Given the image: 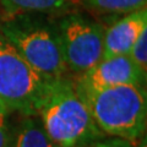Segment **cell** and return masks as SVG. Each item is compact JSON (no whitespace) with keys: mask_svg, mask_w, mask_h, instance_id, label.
Segmentation results:
<instances>
[{"mask_svg":"<svg viewBox=\"0 0 147 147\" xmlns=\"http://www.w3.org/2000/svg\"><path fill=\"white\" fill-rule=\"evenodd\" d=\"M0 32L44 79L71 77L63 58L54 17L40 13L7 15L0 21Z\"/></svg>","mask_w":147,"mask_h":147,"instance_id":"obj_2","label":"cell"},{"mask_svg":"<svg viewBox=\"0 0 147 147\" xmlns=\"http://www.w3.org/2000/svg\"><path fill=\"white\" fill-rule=\"evenodd\" d=\"M49 84L0 32V99L9 112L37 115Z\"/></svg>","mask_w":147,"mask_h":147,"instance_id":"obj_4","label":"cell"},{"mask_svg":"<svg viewBox=\"0 0 147 147\" xmlns=\"http://www.w3.org/2000/svg\"><path fill=\"white\" fill-rule=\"evenodd\" d=\"M7 15L40 13L57 17L79 9L77 0H0Z\"/></svg>","mask_w":147,"mask_h":147,"instance_id":"obj_8","label":"cell"},{"mask_svg":"<svg viewBox=\"0 0 147 147\" xmlns=\"http://www.w3.org/2000/svg\"><path fill=\"white\" fill-rule=\"evenodd\" d=\"M79 7L99 16H123L146 9L147 0H77Z\"/></svg>","mask_w":147,"mask_h":147,"instance_id":"obj_10","label":"cell"},{"mask_svg":"<svg viewBox=\"0 0 147 147\" xmlns=\"http://www.w3.org/2000/svg\"><path fill=\"white\" fill-rule=\"evenodd\" d=\"M66 69L79 77L103 58L104 28L100 22L74 10L54 17Z\"/></svg>","mask_w":147,"mask_h":147,"instance_id":"obj_5","label":"cell"},{"mask_svg":"<svg viewBox=\"0 0 147 147\" xmlns=\"http://www.w3.org/2000/svg\"><path fill=\"white\" fill-rule=\"evenodd\" d=\"M15 147H57L37 115H24L16 125Z\"/></svg>","mask_w":147,"mask_h":147,"instance_id":"obj_9","label":"cell"},{"mask_svg":"<svg viewBox=\"0 0 147 147\" xmlns=\"http://www.w3.org/2000/svg\"><path fill=\"white\" fill-rule=\"evenodd\" d=\"M4 112H9V110L5 108V105H4V103L1 102V99H0V114L4 113Z\"/></svg>","mask_w":147,"mask_h":147,"instance_id":"obj_15","label":"cell"},{"mask_svg":"<svg viewBox=\"0 0 147 147\" xmlns=\"http://www.w3.org/2000/svg\"><path fill=\"white\" fill-rule=\"evenodd\" d=\"M147 27V9L118 16L104 28L103 58L130 53L140 33Z\"/></svg>","mask_w":147,"mask_h":147,"instance_id":"obj_7","label":"cell"},{"mask_svg":"<svg viewBox=\"0 0 147 147\" xmlns=\"http://www.w3.org/2000/svg\"><path fill=\"white\" fill-rule=\"evenodd\" d=\"M37 117L57 147H92L105 137L76 91L72 77L50 81Z\"/></svg>","mask_w":147,"mask_h":147,"instance_id":"obj_1","label":"cell"},{"mask_svg":"<svg viewBox=\"0 0 147 147\" xmlns=\"http://www.w3.org/2000/svg\"><path fill=\"white\" fill-rule=\"evenodd\" d=\"M16 125L11 119V112L0 114V147H15Z\"/></svg>","mask_w":147,"mask_h":147,"instance_id":"obj_12","label":"cell"},{"mask_svg":"<svg viewBox=\"0 0 147 147\" xmlns=\"http://www.w3.org/2000/svg\"><path fill=\"white\" fill-rule=\"evenodd\" d=\"M129 55L140 69V71L147 76V27L137 37Z\"/></svg>","mask_w":147,"mask_h":147,"instance_id":"obj_11","label":"cell"},{"mask_svg":"<svg viewBox=\"0 0 147 147\" xmlns=\"http://www.w3.org/2000/svg\"><path fill=\"white\" fill-rule=\"evenodd\" d=\"M92 147H135V142L119 139V137L105 136L102 140L96 142Z\"/></svg>","mask_w":147,"mask_h":147,"instance_id":"obj_13","label":"cell"},{"mask_svg":"<svg viewBox=\"0 0 147 147\" xmlns=\"http://www.w3.org/2000/svg\"><path fill=\"white\" fill-rule=\"evenodd\" d=\"M79 94L105 136L136 142L146 132V86L121 85Z\"/></svg>","mask_w":147,"mask_h":147,"instance_id":"obj_3","label":"cell"},{"mask_svg":"<svg viewBox=\"0 0 147 147\" xmlns=\"http://www.w3.org/2000/svg\"><path fill=\"white\" fill-rule=\"evenodd\" d=\"M146 79L129 54L102 58L91 69L75 77L76 91L80 93L121 85L146 86Z\"/></svg>","mask_w":147,"mask_h":147,"instance_id":"obj_6","label":"cell"},{"mask_svg":"<svg viewBox=\"0 0 147 147\" xmlns=\"http://www.w3.org/2000/svg\"><path fill=\"white\" fill-rule=\"evenodd\" d=\"M135 147H147V139L146 136H142L140 140L135 142Z\"/></svg>","mask_w":147,"mask_h":147,"instance_id":"obj_14","label":"cell"}]
</instances>
